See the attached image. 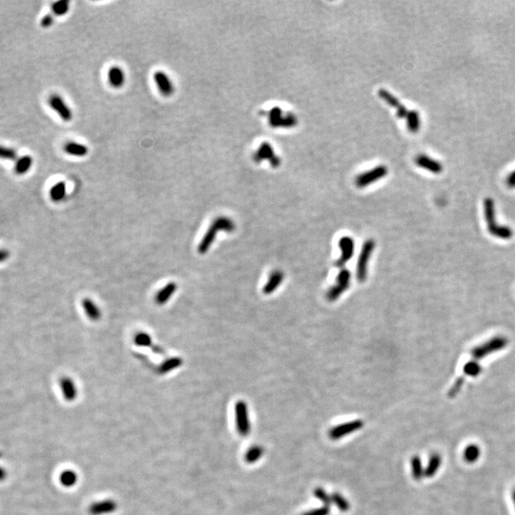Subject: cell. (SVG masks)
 <instances>
[{"label": "cell", "instance_id": "cell-6", "mask_svg": "<svg viewBox=\"0 0 515 515\" xmlns=\"http://www.w3.org/2000/svg\"><path fill=\"white\" fill-rule=\"evenodd\" d=\"M237 430L241 436H248L251 431L248 408L245 401H238L235 406Z\"/></svg>", "mask_w": 515, "mask_h": 515}, {"label": "cell", "instance_id": "cell-28", "mask_svg": "<svg viewBox=\"0 0 515 515\" xmlns=\"http://www.w3.org/2000/svg\"><path fill=\"white\" fill-rule=\"evenodd\" d=\"M440 464H441V457L438 455V454H433L430 459H429V462L427 464V466L425 468V475L427 477L433 476L439 467H440Z\"/></svg>", "mask_w": 515, "mask_h": 515}, {"label": "cell", "instance_id": "cell-10", "mask_svg": "<svg viewBox=\"0 0 515 515\" xmlns=\"http://www.w3.org/2000/svg\"><path fill=\"white\" fill-rule=\"evenodd\" d=\"M362 426H363V422L360 420L351 421V422L345 423L342 425H336L329 430L328 435L331 440H339L341 438L347 436L348 434H351V433L359 430Z\"/></svg>", "mask_w": 515, "mask_h": 515}, {"label": "cell", "instance_id": "cell-23", "mask_svg": "<svg viewBox=\"0 0 515 515\" xmlns=\"http://www.w3.org/2000/svg\"><path fill=\"white\" fill-rule=\"evenodd\" d=\"M50 198L54 203L62 202L67 195V187L64 181H58L50 189Z\"/></svg>", "mask_w": 515, "mask_h": 515}, {"label": "cell", "instance_id": "cell-20", "mask_svg": "<svg viewBox=\"0 0 515 515\" xmlns=\"http://www.w3.org/2000/svg\"><path fill=\"white\" fill-rule=\"evenodd\" d=\"M177 284L175 283H169L162 287L154 296V302L156 305L158 306H162L164 304H166L168 301L171 299V297L173 296L176 291H177Z\"/></svg>", "mask_w": 515, "mask_h": 515}, {"label": "cell", "instance_id": "cell-34", "mask_svg": "<svg viewBox=\"0 0 515 515\" xmlns=\"http://www.w3.org/2000/svg\"><path fill=\"white\" fill-rule=\"evenodd\" d=\"M479 455H480V450L479 448L475 446V445H470L468 446L464 453V459L469 462V463H473L478 460L479 458Z\"/></svg>", "mask_w": 515, "mask_h": 515}, {"label": "cell", "instance_id": "cell-13", "mask_svg": "<svg viewBox=\"0 0 515 515\" xmlns=\"http://www.w3.org/2000/svg\"><path fill=\"white\" fill-rule=\"evenodd\" d=\"M107 80L109 85L114 89H120L124 86L126 77L123 69L117 65H114L108 69Z\"/></svg>", "mask_w": 515, "mask_h": 515}, {"label": "cell", "instance_id": "cell-36", "mask_svg": "<svg viewBox=\"0 0 515 515\" xmlns=\"http://www.w3.org/2000/svg\"><path fill=\"white\" fill-rule=\"evenodd\" d=\"M314 496L316 498H318L326 507H329V505L332 503V501H331V495L327 494V492L324 489H322V488H316L315 489V490H314Z\"/></svg>", "mask_w": 515, "mask_h": 515}, {"label": "cell", "instance_id": "cell-43", "mask_svg": "<svg viewBox=\"0 0 515 515\" xmlns=\"http://www.w3.org/2000/svg\"><path fill=\"white\" fill-rule=\"evenodd\" d=\"M5 477H6V471H5L4 468H2V467L0 466V481L4 480Z\"/></svg>", "mask_w": 515, "mask_h": 515}, {"label": "cell", "instance_id": "cell-41", "mask_svg": "<svg viewBox=\"0 0 515 515\" xmlns=\"http://www.w3.org/2000/svg\"><path fill=\"white\" fill-rule=\"evenodd\" d=\"M507 185L510 187V188H515V170L514 172H512L509 177L507 178Z\"/></svg>", "mask_w": 515, "mask_h": 515}, {"label": "cell", "instance_id": "cell-27", "mask_svg": "<svg viewBox=\"0 0 515 515\" xmlns=\"http://www.w3.org/2000/svg\"><path fill=\"white\" fill-rule=\"evenodd\" d=\"M407 122H408V128L412 133H417L421 126V119L419 113L417 111H409V114L407 116Z\"/></svg>", "mask_w": 515, "mask_h": 515}, {"label": "cell", "instance_id": "cell-44", "mask_svg": "<svg viewBox=\"0 0 515 515\" xmlns=\"http://www.w3.org/2000/svg\"><path fill=\"white\" fill-rule=\"evenodd\" d=\"M514 498H515V494H514Z\"/></svg>", "mask_w": 515, "mask_h": 515}, {"label": "cell", "instance_id": "cell-32", "mask_svg": "<svg viewBox=\"0 0 515 515\" xmlns=\"http://www.w3.org/2000/svg\"><path fill=\"white\" fill-rule=\"evenodd\" d=\"M70 10L69 1H56L52 6V12L55 16H63Z\"/></svg>", "mask_w": 515, "mask_h": 515}, {"label": "cell", "instance_id": "cell-16", "mask_svg": "<svg viewBox=\"0 0 515 515\" xmlns=\"http://www.w3.org/2000/svg\"><path fill=\"white\" fill-rule=\"evenodd\" d=\"M284 279V273L280 269L273 270L269 274L268 280L265 285L262 287V293L265 295H270L274 293L278 287L281 286Z\"/></svg>", "mask_w": 515, "mask_h": 515}, {"label": "cell", "instance_id": "cell-12", "mask_svg": "<svg viewBox=\"0 0 515 515\" xmlns=\"http://www.w3.org/2000/svg\"><path fill=\"white\" fill-rule=\"evenodd\" d=\"M386 174V167L379 166L374 168L370 171H367L364 174L360 175L356 179V185L360 188L365 187L369 184H372L376 180H381Z\"/></svg>", "mask_w": 515, "mask_h": 515}, {"label": "cell", "instance_id": "cell-11", "mask_svg": "<svg viewBox=\"0 0 515 515\" xmlns=\"http://www.w3.org/2000/svg\"><path fill=\"white\" fill-rule=\"evenodd\" d=\"M283 111L280 108H274L270 110L268 118L269 123L273 127H292L296 125L297 119L295 116L289 114L283 116Z\"/></svg>", "mask_w": 515, "mask_h": 515}, {"label": "cell", "instance_id": "cell-8", "mask_svg": "<svg viewBox=\"0 0 515 515\" xmlns=\"http://www.w3.org/2000/svg\"><path fill=\"white\" fill-rule=\"evenodd\" d=\"M155 87L159 92V94L164 97L169 98L173 96L175 93V85L172 81V79L168 76L167 74L163 71H156L153 75Z\"/></svg>", "mask_w": 515, "mask_h": 515}, {"label": "cell", "instance_id": "cell-14", "mask_svg": "<svg viewBox=\"0 0 515 515\" xmlns=\"http://www.w3.org/2000/svg\"><path fill=\"white\" fill-rule=\"evenodd\" d=\"M117 509V504L112 499H107L100 502L92 504L89 508L91 515H106L115 513Z\"/></svg>", "mask_w": 515, "mask_h": 515}, {"label": "cell", "instance_id": "cell-30", "mask_svg": "<svg viewBox=\"0 0 515 515\" xmlns=\"http://www.w3.org/2000/svg\"><path fill=\"white\" fill-rule=\"evenodd\" d=\"M331 501L343 513L348 512V510L350 509V505L348 500L342 494H340L338 492H335L331 495Z\"/></svg>", "mask_w": 515, "mask_h": 515}, {"label": "cell", "instance_id": "cell-29", "mask_svg": "<svg viewBox=\"0 0 515 515\" xmlns=\"http://www.w3.org/2000/svg\"><path fill=\"white\" fill-rule=\"evenodd\" d=\"M412 475L414 479L420 480L425 475V470L423 468L422 462L419 456H414L412 460Z\"/></svg>", "mask_w": 515, "mask_h": 515}, {"label": "cell", "instance_id": "cell-1", "mask_svg": "<svg viewBox=\"0 0 515 515\" xmlns=\"http://www.w3.org/2000/svg\"><path fill=\"white\" fill-rule=\"evenodd\" d=\"M236 228L235 222L228 217L220 216L219 218L213 220L212 224L209 226L208 230L206 231L203 240L201 241L198 250L200 254H206L209 250L211 245H213L214 241L216 240L217 234L219 232H226V233H232Z\"/></svg>", "mask_w": 515, "mask_h": 515}, {"label": "cell", "instance_id": "cell-25", "mask_svg": "<svg viewBox=\"0 0 515 515\" xmlns=\"http://www.w3.org/2000/svg\"><path fill=\"white\" fill-rule=\"evenodd\" d=\"M263 453L264 450L260 446H253L245 453V462L248 464L256 463L260 459Z\"/></svg>", "mask_w": 515, "mask_h": 515}, {"label": "cell", "instance_id": "cell-40", "mask_svg": "<svg viewBox=\"0 0 515 515\" xmlns=\"http://www.w3.org/2000/svg\"><path fill=\"white\" fill-rule=\"evenodd\" d=\"M463 383L464 378H459V379L455 382V384L453 385V386L451 387V391H450V395H451V396H454V395H455V394L460 390V388H461L462 386H463Z\"/></svg>", "mask_w": 515, "mask_h": 515}, {"label": "cell", "instance_id": "cell-22", "mask_svg": "<svg viewBox=\"0 0 515 515\" xmlns=\"http://www.w3.org/2000/svg\"><path fill=\"white\" fill-rule=\"evenodd\" d=\"M33 163H34V159L31 155H29V154L22 155L15 160L14 172L19 176L25 175L31 170Z\"/></svg>", "mask_w": 515, "mask_h": 515}, {"label": "cell", "instance_id": "cell-7", "mask_svg": "<svg viewBox=\"0 0 515 515\" xmlns=\"http://www.w3.org/2000/svg\"><path fill=\"white\" fill-rule=\"evenodd\" d=\"M48 103H49V106L51 107L52 110H53L56 113V115L59 116L63 121L69 122L73 119V117H74L73 112H72L70 106L66 103L64 99L61 96H59L57 94H52L49 97Z\"/></svg>", "mask_w": 515, "mask_h": 515}, {"label": "cell", "instance_id": "cell-31", "mask_svg": "<svg viewBox=\"0 0 515 515\" xmlns=\"http://www.w3.org/2000/svg\"><path fill=\"white\" fill-rule=\"evenodd\" d=\"M482 371V367L478 360H472L467 361L464 366V372L470 377H477Z\"/></svg>", "mask_w": 515, "mask_h": 515}, {"label": "cell", "instance_id": "cell-4", "mask_svg": "<svg viewBox=\"0 0 515 515\" xmlns=\"http://www.w3.org/2000/svg\"><path fill=\"white\" fill-rule=\"evenodd\" d=\"M374 248H375V242L372 239L364 242V244L361 246L360 256H359L358 262H357V271H356L357 280L360 283H364V281L366 280L367 264H368L370 258L372 256Z\"/></svg>", "mask_w": 515, "mask_h": 515}, {"label": "cell", "instance_id": "cell-3", "mask_svg": "<svg viewBox=\"0 0 515 515\" xmlns=\"http://www.w3.org/2000/svg\"><path fill=\"white\" fill-rule=\"evenodd\" d=\"M509 344V341L504 336H495L489 341L483 343L480 346H477L471 350V356L475 360H482L483 358L489 356L492 353L498 352L506 348Z\"/></svg>", "mask_w": 515, "mask_h": 515}, {"label": "cell", "instance_id": "cell-38", "mask_svg": "<svg viewBox=\"0 0 515 515\" xmlns=\"http://www.w3.org/2000/svg\"><path fill=\"white\" fill-rule=\"evenodd\" d=\"M329 513H330L329 507L323 506L322 508L309 511V512H307V513H305L304 515H329Z\"/></svg>", "mask_w": 515, "mask_h": 515}, {"label": "cell", "instance_id": "cell-15", "mask_svg": "<svg viewBox=\"0 0 515 515\" xmlns=\"http://www.w3.org/2000/svg\"><path fill=\"white\" fill-rule=\"evenodd\" d=\"M263 159H269V161L274 166H277L278 164H280V159L275 156L272 146L269 143H266V142L261 143L260 146L258 147V149L254 154V160L256 162H259Z\"/></svg>", "mask_w": 515, "mask_h": 515}, {"label": "cell", "instance_id": "cell-39", "mask_svg": "<svg viewBox=\"0 0 515 515\" xmlns=\"http://www.w3.org/2000/svg\"><path fill=\"white\" fill-rule=\"evenodd\" d=\"M52 24H53V16L50 13L46 14L40 21V25H41V27L45 28V29L50 28Z\"/></svg>", "mask_w": 515, "mask_h": 515}, {"label": "cell", "instance_id": "cell-18", "mask_svg": "<svg viewBox=\"0 0 515 515\" xmlns=\"http://www.w3.org/2000/svg\"><path fill=\"white\" fill-rule=\"evenodd\" d=\"M60 388H61V392L66 401L73 402L77 399V386L71 378H69V377L61 378L60 379Z\"/></svg>", "mask_w": 515, "mask_h": 515}, {"label": "cell", "instance_id": "cell-21", "mask_svg": "<svg viewBox=\"0 0 515 515\" xmlns=\"http://www.w3.org/2000/svg\"><path fill=\"white\" fill-rule=\"evenodd\" d=\"M82 308L84 309L86 316L92 321L97 322L102 318L101 309L90 299H84L82 301Z\"/></svg>", "mask_w": 515, "mask_h": 515}, {"label": "cell", "instance_id": "cell-5", "mask_svg": "<svg viewBox=\"0 0 515 515\" xmlns=\"http://www.w3.org/2000/svg\"><path fill=\"white\" fill-rule=\"evenodd\" d=\"M351 274L350 271L346 268H342L337 277L336 284L330 287L326 293V299L328 302H335L342 296L350 286Z\"/></svg>", "mask_w": 515, "mask_h": 515}, {"label": "cell", "instance_id": "cell-24", "mask_svg": "<svg viewBox=\"0 0 515 515\" xmlns=\"http://www.w3.org/2000/svg\"><path fill=\"white\" fill-rule=\"evenodd\" d=\"M182 364V359L179 358V357H173V358H169L167 360H164L157 368V372L161 375L163 374H167L168 372H171L175 369H177L178 367H180V365Z\"/></svg>", "mask_w": 515, "mask_h": 515}, {"label": "cell", "instance_id": "cell-19", "mask_svg": "<svg viewBox=\"0 0 515 515\" xmlns=\"http://www.w3.org/2000/svg\"><path fill=\"white\" fill-rule=\"evenodd\" d=\"M63 149L66 154L76 157H84L89 153V148L85 144L77 142H66Z\"/></svg>", "mask_w": 515, "mask_h": 515}, {"label": "cell", "instance_id": "cell-35", "mask_svg": "<svg viewBox=\"0 0 515 515\" xmlns=\"http://www.w3.org/2000/svg\"><path fill=\"white\" fill-rule=\"evenodd\" d=\"M0 158L7 160H16L17 152L13 148L0 145Z\"/></svg>", "mask_w": 515, "mask_h": 515}, {"label": "cell", "instance_id": "cell-9", "mask_svg": "<svg viewBox=\"0 0 515 515\" xmlns=\"http://www.w3.org/2000/svg\"><path fill=\"white\" fill-rule=\"evenodd\" d=\"M339 247L342 250V255L336 261V265L339 268H343L346 263H348L350 258L353 257L355 243L354 240L349 236H344L339 241Z\"/></svg>", "mask_w": 515, "mask_h": 515}, {"label": "cell", "instance_id": "cell-26", "mask_svg": "<svg viewBox=\"0 0 515 515\" xmlns=\"http://www.w3.org/2000/svg\"><path fill=\"white\" fill-rule=\"evenodd\" d=\"M59 480H60V483L66 487V488H71V487H74L77 482V474L76 471L72 470V469H67L62 471V473L60 474L59 477Z\"/></svg>", "mask_w": 515, "mask_h": 515}, {"label": "cell", "instance_id": "cell-17", "mask_svg": "<svg viewBox=\"0 0 515 515\" xmlns=\"http://www.w3.org/2000/svg\"><path fill=\"white\" fill-rule=\"evenodd\" d=\"M415 162L418 166L425 169L429 172H432L434 174H440L443 171V165L439 161L425 154H419L416 157Z\"/></svg>", "mask_w": 515, "mask_h": 515}, {"label": "cell", "instance_id": "cell-37", "mask_svg": "<svg viewBox=\"0 0 515 515\" xmlns=\"http://www.w3.org/2000/svg\"><path fill=\"white\" fill-rule=\"evenodd\" d=\"M380 97L386 102L387 104H389L390 106L394 107V108H398L401 103H399V101L394 97L392 96L388 91L381 90L380 91Z\"/></svg>", "mask_w": 515, "mask_h": 515}, {"label": "cell", "instance_id": "cell-2", "mask_svg": "<svg viewBox=\"0 0 515 515\" xmlns=\"http://www.w3.org/2000/svg\"><path fill=\"white\" fill-rule=\"evenodd\" d=\"M484 213L485 219L487 221L488 231L489 234L500 240H510L514 236V231L511 227L506 225H499L496 222V211L494 201L490 198H487L484 201Z\"/></svg>", "mask_w": 515, "mask_h": 515}, {"label": "cell", "instance_id": "cell-33", "mask_svg": "<svg viewBox=\"0 0 515 515\" xmlns=\"http://www.w3.org/2000/svg\"><path fill=\"white\" fill-rule=\"evenodd\" d=\"M134 342L138 347H142V348L152 347V344H153L151 336L145 332H139L138 334H136Z\"/></svg>", "mask_w": 515, "mask_h": 515}, {"label": "cell", "instance_id": "cell-42", "mask_svg": "<svg viewBox=\"0 0 515 515\" xmlns=\"http://www.w3.org/2000/svg\"><path fill=\"white\" fill-rule=\"evenodd\" d=\"M10 251L7 249H1L0 248V263L6 261L10 258Z\"/></svg>", "mask_w": 515, "mask_h": 515}]
</instances>
